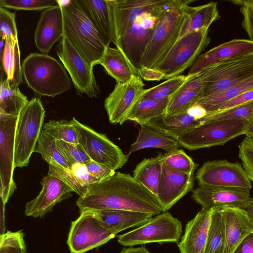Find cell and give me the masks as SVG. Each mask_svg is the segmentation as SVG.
Segmentation results:
<instances>
[{
    "label": "cell",
    "mask_w": 253,
    "mask_h": 253,
    "mask_svg": "<svg viewBox=\"0 0 253 253\" xmlns=\"http://www.w3.org/2000/svg\"><path fill=\"white\" fill-rule=\"evenodd\" d=\"M76 205L80 212L121 210L158 215L163 209L157 197L129 174L121 172L87 187Z\"/></svg>",
    "instance_id": "obj_1"
},
{
    "label": "cell",
    "mask_w": 253,
    "mask_h": 253,
    "mask_svg": "<svg viewBox=\"0 0 253 253\" xmlns=\"http://www.w3.org/2000/svg\"><path fill=\"white\" fill-rule=\"evenodd\" d=\"M64 34L93 67L98 65L108 47L79 0L62 1Z\"/></svg>",
    "instance_id": "obj_2"
},
{
    "label": "cell",
    "mask_w": 253,
    "mask_h": 253,
    "mask_svg": "<svg viewBox=\"0 0 253 253\" xmlns=\"http://www.w3.org/2000/svg\"><path fill=\"white\" fill-rule=\"evenodd\" d=\"M22 70L25 82L37 95L54 97L71 88L63 64L48 54H30L23 61Z\"/></svg>",
    "instance_id": "obj_3"
},
{
    "label": "cell",
    "mask_w": 253,
    "mask_h": 253,
    "mask_svg": "<svg viewBox=\"0 0 253 253\" xmlns=\"http://www.w3.org/2000/svg\"><path fill=\"white\" fill-rule=\"evenodd\" d=\"M193 1L185 0L183 4L171 7L164 13L142 55L140 67L153 68L163 60L178 39L187 17L188 7Z\"/></svg>",
    "instance_id": "obj_4"
},
{
    "label": "cell",
    "mask_w": 253,
    "mask_h": 253,
    "mask_svg": "<svg viewBox=\"0 0 253 253\" xmlns=\"http://www.w3.org/2000/svg\"><path fill=\"white\" fill-rule=\"evenodd\" d=\"M199 72L203 84L200 98L215 94L253 76V53L220 61Z\"/></svg>",
    "instance_id": "obj_5"
},
{
    "label": "cell",
    "mask_w": 253,
    "mask_h": 253,
    "mask_svg": "<svg viewBox=\"0 0 253 253\" xmlns=\"http://www.w3.org/2000/svg\"><path fill=\"white\" fill-rule=\"evenodd\" d=\"M45 113L41 99L35 97L20 115L15 137V168L28 165L42 129Z\"/></svg>",
    "instance_id": "obj_6"
},
{
    "label": "cell",
    "mask_w": 253,
    "mask_h": 253,
    "mask_svg": "<svg viewBox=\"0 0 253 253\" xmlns=\"http://www.w3.org/2000/svg\"><path fill=\"white\" fill-rule=\"evenodd\" d=\"M209 29L189 33L179 38L165 57L153 69L169 79L181 75L190 68L197 57L209 44Z\"/></svg>",
    "instance_id": "obj_7"
},
{
    "label": "cell",
    "mask_w": 253,
    "mask_h": 253,
    "mask_svg": "<svg viewBox=\"0 0 253 253\" xmlns=\"http://www.w3.org/2000/svg\"><path fill=\"white\" fill-rule=\"evenodd\" d=\"M71 121L77 133L79 144L91 160L114 171L126 164L129 155L125 154L105 134L81 123L74 117Z\"/></svg>",
    "instance_id": "obj_8"
},
{
    "label": "cell",
    "mask_w": 253,
    "mask_h": 253,
    "mask_svg": "<svg viewBox=\"0 0 253 253\" xmlns=\"http://www.w3.org/2000/svg\"><path fill=\"white\" fill-rule=\"evenodd\" d=\"M247 121L221 120L206 123L179 136L176 140L189 150L223 145L244 134Z\"/></svg>",
    "instance_id": "obj_9"
},
{
    "label": "cell",
    "mask_w": 253,
    "mask_h": 253,
    "mask_svg": "<svg viewBox=\"0 0 253 253\" xmlns=\"http://www.w3.org/2000/svg\"><path fill=\"white\" fill-rule=\"evenodd\" d=\"M182 233L181 221L169 212L152 217L142 225L119 236L118 242L125 246L151 243L178 242Z\"/></svg>",
    "instance_id": "obj_10"
},
{
    "label": "cell",
    "mask_w": 253,
    "mask_h": 253,
    "mask_svg": "<svg viewBox=\"0 0 253 253\" xmlns=\"http://www.w3.org/2000/svg\"><path fill=\"white\" fill-rule=\"evenodd\" d=\"M57 54L70 75L78 95L97 97L100 91L90 65L64 34L57 46Z\"/></svg>",
    "instance_id": "obj_11"
},
{
    "label": "cell",
    "mask_w": 253,
    "mask_h": 253,
    "mask_svg": "<svg viewBox=\"0 0 253 253\" xmlns=\"http://www.w3.org/2000/svg\"><path fill=\"white\" fill-rule=\"evenodd\" d=\"M115 236L102 226L90 211H84L71 222L67 243L71 253H84L106 243Z\"/></svg>",
    "instance_id": "obj_12"
},
{
    "label": "cell",
    "mask_w": 253,
    "mask_h": 253,
    "mask_svg": "<svg viewBox=\"0 0 253 253\" xmlns=\"http://www.w3.org/2000/svg\"><path fill=\"white\" fill-rule=\"evenodd\" d=\"M19 117L0 113V196L5 204L16 189L13 175L15 137Z\"/></svg>",
    "instance_id": "obj_13"
},
{
    "label": "cell",
    "mask_w": 253,
    "mask_h": 253,
    "mask_svg": "<svg viewBox=\"0 0 253 253\" xmlns=\"http://www.w3.org/2000/svg\"><path fill=\"white\" fill-rule=\"evenodd\" d=\"M196 179L199 186L251 189V180L239 163L227 160L207 161L199 169Z\"/></svg>",
    "instance_id": "obj_14"
},
{
    "label": "cell",
    "mask_w": 253,
    "mask_h": 253,
    "mask_svg": "<svg viewBox=\"0 0 253 253\" xmlns=\"http://www.w3.org/2000/svg\"><path fill=\"white\" fill-rule=\"evenodd\" d=\"M140 76L124 83L116 82L112 92L104 101V108L109 122L114 125H123L146 89Z\"/></svg>",
    "instance_id": "obj_15"
},
{
    "label": "cell",
    "mask_w": 253,
    "mask_h": 253,
    "mask_svg": "<svg viewBox=\"0 0 253 253\" xmlns=\"http://www.w3.org/2000/svg\"><path fill=\"white\" fill-rule=\"evenodd\" d=\"M192 198L207 210L224 207L245 209L252 199L250 189L206 186L193 190Z\"/></svg>",
    "instance_id": "obj_16"
},
{
    "label": "cell",
    "mask_w": 253,
    "mask_h": 253,
    "mask_svg": "<svg viewBox=\"0 0 253 253\" xmlns=\"http://www.w3.org/2000/svg\"><path fill=\"white\" fill-rule=\"evenodd\" d=\"M40 183L42 188L39 195L26 204V216L42 217L51 211L56 204L72 196L73 190L56 177L47 175Z\"/></svg>",
    "instance_id": "obj_17"
},
{
    "label": "cell",
    "mask_w": 253,
    "mask_h": 253,
    "mask_svg": "<svg viewBox=\"0 0 253 253\" xmlns=\"http://www.w3.org/2000/svg\"><path fill=\"white\" fill-rule=\"evenodd\" d=\"M193 175L172 170L164 164L157 197L166 212L187 193L193 191Z\"/></svg>",
    "instance_id": "obj_18"
},
{
    "label": "cell",
    "mask_w": 253,
    "mask_h": 253,
    "mask_svg": "<svg viewBox=\"0 0 253 253\" xmlns=\"http://www.w3.org/2000/svg\"><path fill=\"white\" fill-rule=\"evenodd\" d=\"M63 34V12L58 2L57 4L42 12L34 34L35 45L42 53L47 54Z\"/></svg>",
    "instance_id": "obj_19"
},
{
    "label": "cell",
    "mask_w": 253,
    "mask_h": 253,
    "mask_svg": "<svg viewBox=\"0 0 253 253\" xmlns=\"http://www.w3.org/2000/svg\"><path fill=\"white\" fill-rule=\"evenodd\" d=\"M163 1V0H109L116 42L129 29L138 17L152 11Z\"/></svg>",
    "instance_id": "obj_20"
},
{
    "label": "cell",
    "mask_w": 253,
    "mask_h": 253,
    "mask_svg": "<svg viewBox=\"0 0 253 253\" xmlns=\"http://www.w3.org/2000/svg\"><path fill=\"white\" fill-rule=\"evenodd\" d=\"M218 208L224 234L223 253H232L239 243L253 232V224L244 209L229 207Z\"/></svg>",
    "instance_id": "obj_21"
},
{
    "label": "cell",
    "mask_w": 253,
    "mask_h": 253,
    "mask_svg": "<svg viewBox=\"0 0 253 253\" xmlns=\"http://www.w3.org/2000/svg\"><path fill=\"white\" fill-rule=\"evenodd\" d=\"M253 53V41L234 39L201 54L190 68L188 75L199 73L204 68L235 56Z\"/></svg>",
    "instance_id": "obj_22"
},
{
    "label": "cell",
    "mask_w": 253,
    "mask_h": 253,
    "mask_svg": "<svg viewBox=\"0 0 253 253\" xmlns=\"http://www.w3.org/2000/svg\"><path fill=\"white\" fill-rule=\"evenodd\" d=\"M154 30L143 26L136 19L129 29L117 41L116 47L123 52L138 74L141 58Z\"/></svg>",
    "instance_id": "obj_23"
},
{
    "label": "cell",
    "mask_w": 253,
    "mask_h": 253,
    "mask_svg": "<svg viewBox=\"0 0 253 253\" xmlns=\"http://www.w3.org/2000/svg\"><path fill=\"white\" fill-rule=\"evenodd\" d=\"M212 209L202 208L186 225L178 244L180 253H204Z\"/></svg>",
    "instance_id": "obj_24"
},
{
    "label": "cell",
    "mask_w": 253,
    "mask_h": 253,
    "mask_svg": "<svg viewBox=\"0 0 253 253\" xmlns=\"http://www.w3.org/2000/svg\"><path fill=\"white\" fill-rule=\"evenodd\" d=\"M90 211L102 226L114 235L129 228L139 227L153 217L150 213L121 210Z\"/></svg>",
    "instance_id": "obj_25"
},
{
    "label": "cell",
    "mask_w": 253,
    "mask_h": 253,
    "mask_svg": "<svg viewBox=\"0 0 253 253\" xmlns=\"http://www.w3.org/2000/svg\"><path fill=\"white\" fill-rule=\"evenodd\" d=\"M108 46L116 45V34L109 0H79Z\"/></svg>",
    "instance_id": "obj_26"
},
{
    "label": "cell",
    "mask_w": 253,
    "mask_h": 253,
    "mask_svg": "<svg viewBox=\"0 0 253 253\" xmlns=\"http://www.w3.org/2000/svg\"><path fill=\"white\" fill-rule=\"evenodd\" d=\"M188 75L186 81L170 98L165 115L186 112L201 97L203 84L200 72Z\"/></svg>",
    "instance_id": "obj_27"
},
{
    "label": "cell",
    "mask_w": 253,
    "mask_h": 253,
    "mask_svg": "<svg viewBox=\"0 0 253 253\" xmlns=\"http://www.w3.org/2000/svg\"><path fill=\"white\" fill-rule=\"evenodd\" d=\"M204 124L186 111L172 115L164 114L151 120L146 125L176 140L179 136Z\"/></svg>",
    "instance_id": "obj_28"
},
{
    "label": "cell",
    "mask_w": 253,
    "mask_h": 253,
    "mask_svg": "<svg viewBox=\"0 0 253 253\" xmlns=\"http://www.w3.org/2000/svg\"><path fill=\"white\" fill-rule=\"evenodd\" d=\"M98 64L103 67L106 73L116 82H127L139 74L123 52L117 47L108 46Z\"/></svg>",
    "instance_id": "obj_29"
},
{
    "label": "cell",
    "mask_w": 253,
    "mask_h": 253,
    "mask_svg": "<svg viewBox=\"0 0 253 253\" xmlns=\"http://www.w3.org/2000/svg\"><path fill=\"white\" fill-rule=\"evenodd\" d=\"M181 147L176 139L144 125L140 126L136 139L131 145L128 154L146 148H160L168 152Z\"/></svg>",
    "instance_id": "obj_30"
},
{
    "label": "cell",
    "mask_w": 253,
    "mask_h": 253,
    "mask_svg": "<svg viewBox=\"0 0 253 253\" xmlns=\"http://www.w3.org/2000/svg\"><path fill=\"white\" fill-rule=\"evenodd\" d=\"M219 18L216 2H210L195 7L189 6L187 17L182 26L179 38L189 33L204 28L209 29L211 24Z\"/></svg>",
    "instance_id": "obj_31"
},
{
    "label": "cell",
    "mask_w": 253,
    "mask_h": 253,
    "mask_svg": "<svg viewBox=\"0 0 253 253\" xmlns=\"http://www.w3.org/2000/svg\"><path fill=\"white\" fill-rule=\"evenodd\" d=\"M164 155L144 159L135 167L133 177L156 197L161 177Z\"/></svg>",
    "instance_id": "obj_32"
},
{
    "label": "cell",
    "mask_w": 253,
    "mask_h": 253,
    "mask_svg": "<svg viewBox=\"0 0 253 253\" xmlns=\"http://www.w3.org/2000/svg\"><path fill=\"white\" fill-rule=\"evenodd\" d=\"M1 61L10 85L19 86L23 83L18 40H5Z\"/></svg>",
    "instance_id": "obj_33"
},
{
    "label": "cell",
    "mask_w": 253,
    "mask_h": 253,
    "mask_svg": "<svg viewBox=\"0 0 253 253\" xmlns=\"http://www.w3.org/2000/svg\"><path fill=\"white\" fill-rule=\"evenodd\" d=\"M29 102L18 86L10 85L6 78H1L0 113L13 117H19Z\"/></svg>",
    "instance_id": "obj_34"
},
{
    "label": "cell",
    "mask_w": 253,
    "mask_h": 253,
    "mask_svg": "<svg viewBox=\"0 0 253 253\" xmlns=\"http://www.w3.org/2000/svg\"><path fill=\"white\" fill-rule=\"evenodd\" d=\"M169 98L161 100L140 98L128 113L126 121L134 122L140 126L165 114Z\"/></svg>",
    "instance_id": "obj_35"
},
{
    "label": "cell",
    "mask_w": 253,
    "mask_h": 253,
    "mask_svg": "<svg viewBox=\"0 0 253 253\" xmlns=\"http://www.w3.org/2000/svg\"><path fill=\"white\" fill-rule=\"evenodd\" d=\"M253 89V76L220 92L202 97L199 99L196 103L203 106L208 113L213 108Z\"/></svg>",
    "instance_id": "obj_36"
},
{
    "label": "cell",
    "mask_w": 253,
    "mask_h": 253,
    "mask_svg": "<svg viewBox=\"0 0 253 253\" xmlns=\"http://www.w3.org/2000/svg\"><path fill=\"white\" fill-rule=\"evenodd\" d=\"M224 234L220 211L212 209L210 226L204 253H223Z\"/></svg>",
    "instance_id": "obj_37"
},
{
    "label": "cell",
    "mask_w": 253,
    "mask_h": 253,
    "mask_svg": "<svg viewBox=\"0 0 253 253\" xmlns=\"http://www.w3.org/2000/svg\"><path fill=\"white\" fill-rule=\"evenodd\" d=\"M35 152L40 153L49 165L70 169L69 164L57 149L56 140L43 129L40 135Z\"/></svg>",
    "instance_id": "obj_38"
},
{
    "label": "cell",
    "mask_w": 253,
    "mask_h": 253,
    "mask_svg": "<svg viewBox=\"0 0 253 253\" xmlns=\"http://www.w3.org/2000/svg\"><path fill=\"white\" fill-rule=\"evenodd\" d=\"M42 129L56 140L79 144L77 133L71 120H49L44 123Z\"/></svg>",
    "instance_id": "obj_39"
},
{
    "label": "cell",
    "mask_w": 253,
    "mask_h": 253,
    "mask_svg": "<svg viewBox=\"0 0 253 253\" xmlns=\"http://www.w3.org/2000/svg\"><path fill=\"white\" fill-rule=\"evenodd\" d=\"M188 75H179L167 80L160 84L146 89L141 98L161 100L170 98L183 84Z\"/></svg>",
    "instance_id": "obj_40"
},
{
    "label": "cell",
    "mask_w": 253,
    "mask_h": 253,
    "mask_svg": "<svg viewBox=\"0 0 253 253\" xmlns=\"http://www.w3.org/2000/svg\"><path fill=\"white\" fill-rule=\"evenodd\" d=\"M253 116V100L236 107L219 112L208 113L202 119L205 123L221 120H249Z\"/></svg>",
    "instance_id": "obj_41"
},
{
    "label": "cell",
    "mask_w": 253,
    "mask_h": 253,
    "mask_svg": "<svg viewBox=\"0 0 253 253\" xmlns=\"http://www.w3.org/2000/svg\"><path fill=\"white\" fill-rule=\"evenodd\" d=\"M163 164L179 172L193 175L198 165L183 150L177 149L164 154Z\"/></svg>",
    "instance_id": "obj_42"
},
{
    "label": "cell",
    "mask_w": 253,
    "mask_h": 253,
    "mask_svg": "<svg viewBox=\"0 0 253 253\" xmlns=\"http://www.w3.org/2000/svg\"><path fill=\"white\" fill-rule=\"evenodd\" d=\"M22 230L7 231L0 236V253H25L26 246Z\"/></svg>",
    "instance_id": "obj_43"
},
{
    "label": "cell",
    "mask_w": 253,
    "mask_h": 253,
    "mask_svg": "<svg viewBox=\"0 0 253 253\" xmlns=\"http://www.w3.org/2000/svg\"><path fill=\"white\" fill-rule=\"evenodd\" d=\"M56 144L59 151L69 164L70 169V166L76 163L85 165L91 160L79 144L59 140H56Z\"/></svg>",
    "instance_id": "obj_44"
},
{
    "label": "cell",
    "mask_w": 253,
    "mask_h": 253,
    "mask_svg": "<svg viewBox=\"0 0 253 253\" xmlns=\"http://www.w3.org/2000/svg\"><path fill=\"white\" fill-rule=\"evenodd\" d=\"M57 4V0H0V6L15 10H42Z\"/></svg>",
    "instance_id": "obj_45"
},
{
    "label": "cell",
    "mask_w": 253,
    "mask_h": 253,
    "mask_svg": "<svg viewBox=\"0 0 253 253\" xmlns=\"http://www.w3.org/2000/svg\"><path fill=\"white\" fill-rule=\"evenodd\" d=\"M16 12H12L0 6V30L1 39L18 40Z\"/></svg>",
    "instance_id": "obj_46"
},
{
    "label": "cell",
    "mask_w": 253,
    "mask_h": 253,
    "mask_svg": "<svg viewBox=\"0 0 253 253\" xmlns=\"http://www.w3.org/2000/svg\"><path fill=\"white\" fill-rule=\"evenodd\" d=\"M48 175L56 177L70 186L80 197L84 195L87 188L82 186L70 169L49 165Z\"/></svg>",
    "instance_id": "obj_47"
},
{
    "label": "cell",
    "mask_w": 253,
    "mask_h": 253,
    "mask_svg": "<svg viewBox=\"0 0 253 253\" xmlns=\"http://www.w3.org/2000/svg\"><path fill=\"white\" fill-rule=\"evenodd\" d=\"M238 147L242 165L251 181H253V142L246 137Z\"/></svg>",
    "instance_id": "obj_48"
},
{
    "label": "cell",
    "mask_w": 253,
    "mask_h": 253,
    "mask_svg": "<svg viewBox=\"0 0 253 253\" xmlns=\"http://www.w3.org/2000/svg\"><path fill=\"white\" fill-rule=\"evenodd\" d=\"M70 170L77 181L85 187L87 188L90 185L99 182L88 172L84 164L76 163L70 166Z\"/></svg>",
    "instance_id": "obj_49"
},
{
    "label": "cell",
    "mask_w": 253,
    "mask_h": 253,
    "mask_svg": "<svg viewBox=\"0 0 253 253\" xmlns=\"http://www.w3.org/2000/svg\"><path fill=\"white\" fill-rule=\"evenodd\" d=\"M253 100V89L247 91L240 95L224 102L214 108L209 112H219L226 110L249 102Z\"/></svg>",
    "instance_id": "obj_50"
},
{
    "label": "cell",
    "mask_w": 253,
    "mask_h": 253,
    "mask_svg": "<svg viewBox=\"0 0 253 253\" xmlns=\"http://www.w3.org/2000/svg\"><path fill=\"white\" fill-rule=\"evenodd\" d=\"M88 172L100 181L114 175L116 172L105 166L90 160L85 164Z\"/></svg>",
    "instance_id": "obj_51"
},
{
    "label": "cell",
    "mask_w": 253,
    "mask_h": 253,
    "mask_svg": "<svg viewBox=\"0 0 253 253\" xmlns=\"http://www.w3.org/2000/svg\"><path fill=\"white\" fill-rule=\"evenodd\" d=\"M240 11L243 17L241 26L250 40L253 41V10L250 8L241 6Z\"/></svg>",
    "instance_id": "obj_52"
},
{
    "label": "cell",
    "mask_w": 253,
    "mask_h": 253,
    "mask_svg": "<svg viewBox=\"0 0 253 253\" xmlns=\"http://www.w3.org/2000/svg\"><path fill=\"white\" fill-rule=\"evenodd\" d=\"M141 79L148 81H159L165 79V75L161 72L153 69L141 66L139 70Z\"/></svg>",
    "instance_id": "obj_53"
},
{
    "label": "cell",
    "mask_w": 253,
    "mask_h": 253,
    "mask_svg": "<svg viewBox=\"0 0 253 253\" xmlns=\"http://www.w3.org/2000/svg\"><path fill=\"white\" fill-rule=\"evenodd\" d=\"M232 253H253V232L246 236Z\"/></svg>",
    "instance_id": "obj_54"
},
{
    "label": "cell",
    "mask_w": 253,
    "mask_h": 253,
    "mask_svg": "<svg viewBox=\"0 0 253 253\" xmlns=\"http://www.w3.org/2000/svg\"><path fill=\"white\" fill-rule=\"evenodd\" d=\"M187 112L196 120L202 121L207 114L206 110L201 105L195 103L187 111Z\"/></svg>",
    "instance_id": "obj_55"
},
{
    "label": "cell",
    "mask_w": 253,
    "mask_h": 253,
    "mask_svg": "<svg viewBox=\"0 0 253 253\" xmlns=\"http://www.w3.org/2000/svg\"><path fill=\"white\" fill-rule=\"evenodd\" d=\"M5 204L0 198V236L5 233Z\"/></svg>",
    "instance_id": "obj_56"
},
{
    "label": "cell",
    "mask_w": 253,
    "mask_h": 253,
    "mask_svg": "<svg viewBox=\"0 0 253 253\" xmlns=\"http://www.w3.org/2000/svg\"><path fill=\"white\" fill-rule=\"evenodd\" d=\"M244 135L253 142V116L247 121Z\"/></svg>",
    "instance_id": "obj_57"
},
{
    "label": "cell",
    "mask_w": 253,
    "mask_h": 253,
    "mask_svg": "<svg viewBox=\"0 0 253 253\" xmlns=\"http://www.w3.org/2000/svg\"><path fill=\"white\" fill-rule=\"evenodd\" d=\"M120 253H150L146 248L141 246L137 248L123 249Z\"/></svg>",
    "instance_id": "obj_58"
},
{
    "label": "cell",
    "mask_w": 253,
    "mask_h": 253,
    "mask_svg": "<svg viewBox=\"0 0 253 253\" xmlns=\"http://www.w3.org/2000/svg\"><path fill=\"white\" fill-rule=\"evenodd\" d=\"M229 1L234 4L250 8L253 10V0H232Z\"/></svg>",
    "instance_id": "obj_59"
},
{
    "label": "cell",
    "mask_w": 253,
    "mask_h": 253,
    "mask_svg": "<svg viewBox=\"0 0 253 253\" xmlns=\"http://www.w3.org/2000/svg\"><path fill=\"white\" fill-rule=\"evenodd\" d=\"M247 214L253 224V198H252L248 205L245 208Z\"/></svg>",
    "instance_id": "obj_60"
},
{
    "label": "cell",
    "mask_w": 253,
    "mask_h": 253,
    "mask_svg": "<svg viewBox=\"0 0 253 253\" xmlns=\"http://www.w3.org/2000/svg\"><path fill=\"white\" fill-rule=\"evenodd\" d=\"M25 253H27V252H26Z\"/></svg>",
    "instance_id": "obj_61"
}]
</instances>
